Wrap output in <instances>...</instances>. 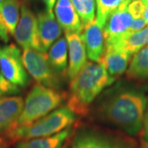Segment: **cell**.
<instances>
[{
	"instance_id": "6da1fadb",
	"label": "cell",
	"mask_w": 148,
	"mask_h": 148,
	"mask_svg": "<svg viewBox=\"0 0 148 148\" xmlns=\"http://www.w3.org/2000/svg\"><path fill=\"white\" fill-rule=\"evenodd\" d=\"M147 98L142 90L114 87L101 96L96 116L129 136H137L143 129Z\"/></svg>"
},
{
	"instance_id": "7a4b0ae2",
	"label": "cell",
	"mask_w": 148,
	"mask_h": 148,
	"mask_svg": "<svg viewBox=\"0 0 148 148\" xmlns=\"http://www.w3.org/2000/svg\"><path fill=\"white\" fill-rule=\"evenodd\" d=\"M114 82L102 61L87 62L71 81L68 107L76 115H86L95 98Z\"/></svg>"
},
{
	"instance_id": "3957f363",
	"label": "cell",
	"mask_w": 148,
	"mask_h": 148,
	"mask_svg": "<svg viewBox=\"0 0 148 148\" xmlns=\"http://www.w3.org/2000/svg\"><path fill=\"white\" fill-rule=\"evenodd\" d=\"M76 119L73 112L68 106H64L51 111L47 115L27 126L12 129L5 136L12 142L51 137L71 127Z\"/></svg>"
},
{
	"instance_id": "277c9868",
	"label": "cell",
	"mask_w": 148,
	"mask_h": 148,
	"mask_svg": "<svg viewBox=\"0 0 148 148\" xmlns=\"http://www.w3.org/2000/svg\"><path fill=\"white\" fill-rule=\"evenodd\" d=\"M64 99V94L58 90L39 83L35 85L26 97L21 115L10 130L27 126L47 115L58 108Z\"/></svg>"
},
{
	"instance_id": "5b68a950",
	"label": "cell",
	"mask_w": 148,
	"mask_h": 148,
	"mask_svg": "<svg viewBox=\"0 0 148 148\" xmlns=\"http://www.w3.org/2000/svg\"><path fill=\"white\" fill-rule=\"evenodd\" d=\"M71 148H138V144L125 135L95 127H83L76 133Z\"/></svg>"
},
{
	"instance_id": "8992f818",
	"label": "cell",
	"mask_w": 148,
	"mask_h": 148,
	"mask_svg": "<svg viewBox=\"0 0 148 148\" xmlns=\"http://www.w3.org/2000/svg\"><path fill=\"white\" fill-rule=\"evenodd\" d=\"M22 62L27 72L39 84L54 90L61 88L63 76L56 73L52 68L46 52L24 49Z\"/></svg>"
},
{
	"instance_id": "52a82bcc",
	"label": "cell",
	"mask_w": 148,
	"mask_h": 148,
	"mask_svg": "<svg viewBox=\"0 0 148 148\" xmlns=\"http://www.w3.org/2000/svg\"><path fill=\"white\" fill-rule=\"evenodd\" d=\"M0 71L11 83L17 86H27L29 77L22 62L20 49L12 44L0 49Z\"/></svg>"
},
{
	"instance_id": "ba28073f",
	"label": "cell",
	"mask_w": 148,
	"mask_h": 148,
	"mask_svg": "<svg viewBox=\"0 0 148 148\" xmlns=\"http://www.w3.org/2000/svg\"><path fill=\"white\" fill-rule=\"evenodd\" d=\"M13 36L21 48L43 51L38 35L37 16L26 3L21 7V16Z\"/></svg>"
},
{
	"instance_id": "9c48e42d",
	"label": "cell",
	"mask_w": 148,
	"mask_h": 148,
	"mask_svg": "<svg viewBox=\"0 0 148 148\" xmlns=\"http://www.w3.org/2000/svg\"><path fill=\"white\" fill-rule=\"evenodd\" d=\"M128 4L129 2L125 0L108 18L103 28L105 45L116 44L128 32L132 21V16L127 10Z\"/></svg>"
},
{
	"instance_id": "30bf717a",
	"label": "cell",
	"mask_w": 148,
	"mask_h": 148,
	"mask_svg": "<svg viewBox=\"0 0 148 148\" xmlns=\"http://www.w3.org/2000/svg\"><path fill=\"white\" fill-rule=\"evenodd\" d=\"M69 53V63L67 76L70 81L76 77L80 71L87 64V55L81 34L76 32H65Z\"/></svg>"
},
{
	"instance_id": "8fae6325",
	"label": "cell",
	"mask_w": 148,
	"mask_h": 148,
	"mask_svg": "<svg viewBox=\"0 0 148 148\" xmlns=\"http://www.w3.org/2000/svg\"><path fill=\"white\" fill-rule=\"evenodd\" d=\"M131 55L119 43L105 45V50L101 58L109 75L114 80L123 73L130 61Z\"/></svg>"
},
{
	"instance_id": "7c38bea8",
	"label": "cell",
	"mask_w": 148,
	"mask_h": 148,
	"mask_svg": "<svg viewBox=\"0 0 148 148\" xmlns=\"http://www.w3.org/2000/svg\"><path fill=\"white\" fill-rule=\"evenodd\" d=\"M38 35L44 52H46L53 43L59 39L63 29L55 19L53 11L45 10L37 14Z\"/></svg>"
},
{
	"instance_id": "4fadbf2b",
	"label": "cell",
	"mask_w": 148,
	"mask_h": 148,
	"mask_svg": "<svg viewBox=\"0 0 148 148\" xmlns=\"http://www.w3.org/2000/svg\"><path fill=\"white\" fill-rule=\"evenodd\" d=\"M81 36L84 42L87 58H90L91 62H101L105 50L103 28L95 20L85 27L82 33H81Z\"/></svg>"
},
{
	"instance_id": "5bb4252c",
	"label": "cell",
	"mask_w": 148,
	"mask_h": 148,
	"mask_svg": "<svg viewBox=\"0 0 148 148\" xmlns=\"http://www.w3.org/2000/svg\"><path fill=\"white\" fill-rule=\"evenodd\" d=\"M24 106L21 96L9 95L0 98V136L6 134L15 124Z\"/></svg>"
},
{
	"instance_id": "9a60e30c",
	"label": "cell",
	"mask_w": 148,
	"mask_h": 148,
	"mask_svg": "<svg viewBox=\"0 0 148 148\" xmlns=\"http://www.w3.org/2000/svg\"><path fill=\"white\" fill-rule=\"evenodd\" d=\"M56 20L65 32L81 34L83 27L71 0H57L54 8Z\"/></svg>"
},
{
	"instance_id": "2e32d148",
	"label": "cell",
	"mask_w": 148,
	"mask_h": 148,
	"mask_svg": "<svg viewBox=\"0 0 148 148\" xmlns=\"http://www.w3.org/2000/svg\"><path fill=\"white\" fill-rule=\"evenodd\" d=\"M73 129L69 127L51 137L18 141L13 148H58L71 136Z\"/></svg>"
},
{
	"instance_id": "e0dca14e",
	"label": "cell",
	"mask_w": 148,
	"mask_h": 148,
	"mask_svg": "<svg viewBox=\"0 0 148 148\" xmlns=\"http://www.w3.org/2000/svg\"><path fill=\"white\" fill-rule=\"evenodd\" d=\"M48 57L54 71L61 76L68 67V42L66 37H60L49 48Z\"/></svg>"
},
{
	"instance_id": "ac0fdd59",
	"label": "cell",
	"mask_w": 148,
	"mask_h": 148,
	"mask_svg": "<svg viewBox=\"0 0 148 148\" xmlns=\"http://www.w3.org/2000/svg\"><path fill=\"white\" fill-rule=\"evenodd\" d=\"M127 76L131 79L148 80V45L134 54Z\"/></svg>"
},
{
	"instance_id": "d6986e66",
	"label": "cell",
	"mask_w": 148,
	"mask_h": 148,
	"mask_svg": "<svg viewBox=\"0 0 148 148\" xmlns=\"http://www.w3.org/2000/svg\"><path fill=\"white\" fill-rule=\"evenodd\" d=\"M118 43L130 55L138 53L148 45V25L139 32H127Z\"/></svg>"
},
{
	"instance_id": "ffe728a7",
	"label": "cell",
	"mask_w": 148,
	"mask_h": 148,
	"mask_svg": "<svg viewBox=\"0 0 148 148\" xmlns=\"http://www.w3.org/2000/svg\"><path fill=\"white\" fill-rule=\"evenodd\" d=\"M20 6V0H4L0 6V15L11 35H14L19 21Z\"/></svg>"
},
{
	"instance_id": "44dd1931",
	"label": "cell",
	"mask_w": 148,
	"mask_h": 148,
	"mask_svg": "<svg viewBox=\"0 0 148 148\" xmlns=\"http://www.w3.org/2000/svg\"><path fill=\"white\" fill-rule=\"evenodd\" d=\"M79 16L82 25L85 27L95 21V0H71Z\"/></svg>"
},
{
	"instance_id": "7402d4cb",
	"label": "cell",
	"mask_w": 148,
	"mask_h": 148,
	"mask_svg": "<svg viewBox=\"0 0 148 148\" xmlns=\"http://www.w3.org/2000/svg\"><path fill=\"white\" fill-rule=\"evenodd\" d=\"M125 0H96V18L98 25L104 28L110 15Z\"/></svg>"
},
{
	"instance_id": "603a6c76",
	"label": "cell",
	"mask_w": 148,
	"mask_h": 148,
	"mask_svg": "<svg viewBox=\"0 0 148 148\" xmlns=\"http://www.w3.org/2000/svg\"><path fill=\"white\" fill-rule=\"evenodd\" d=\"M20 88L6 79L0 71V98L16 95L19 93Z\"/></svg>"
},
{
	"instance_id": "cb8c5ba5",
	"label": "cell",
	"mask_w": 148,
	"mask_h": 148,
	"mask_svg": "<svg viewBox=\"0 0 148 148\" xmlns=\"http://www.w3.org/2000/svg\"><path fill=\"white\" fill-rule=\"evenodd\" d=\"M147 4L143 1L135 0L129 3L127 6V10L130 15L132 16V19H138L143 17V13L147 8Z\"/></svg>"
},
{
	"instance_id": "d4e9b609",
	"label": "cell",
	"mask_w": 148,
	"mask_h": 148,
	"mask_svg": "<svg viewBox=\"0 0 148 148\" xmlns=\"http://www.w3.org/2000/svg\"><path fill=\"white\" fill-rule=\"evenodd\" d=\"M147 26V22L145 21L143 17L138 18V19H132L131 26L129 27L128 32H139L141 30H143V28Z\"/></svg>"
},
{
	"instance_id": "484cf974",
	"label": "cell",
	"mask_w": 148,
	"mask_h": 148,
	"mask_svg": "<svg viewBox=\"0 0 148 148\" xmlns=\"http://www.w3.org/2000/svg\"><path fill=\"white\" fill-rule=\"evenodd\" d=\"M0 40L5 43H8L9 40L8 31L1 15H0Z\"/></svg>"
},
{
	"instance_id": "4316f807",
	"label": "cell",
	"mask_w": 148,
	"mask_h": 148,
	"mask_svg": "<svg viewBox=\"0 0 148 148\" xmlns=\"http://www.w3.org/2000/svg\"><path fill=\"white\" fill-rule=\"evenodd\" d=\"M143 140L148 142V110L145 113L143 119Z\"/></svg>"
},
{
	"instance_id": "83f0119b",
	"label": "cell",
	"mask_w": 148,
	"mask_h": 148,
	"mask_svg": "<svg viewBox=\"0 0 148 148\" xmlns=\"http://www.w3.org/2000/svg\"><path fill=\"white\" fill-rule=\"evenodd\" d=\"M21 1V0H20ZM23 1V0H22ZM40 2H42L44 5L45 7V10L47 11H53V8L57 0H40Z\"/></svg>"
},
{
	"instance_id": "f1b7e54d",
	"label": "cell",
	"mask_w": 148,
	"mask_h": 148,
	"mask_svg": "<svg viewBox=\"0 0 148 148\" xmlns=\"http://www.w3.org/2000/svg\"><path fill=\"white\" fill-rule=\"evenodd\" d=\"M143 18H144L145 21L147 22V24L148 25V5L147 6V8L145 9V12L143 13Z\"/></svg>"
},
{
	"instance_id": "f546056e",
	"label": "cell",
	"mask_w": 148,
	"mask_h": 148,
	"mask_svg": "<svg viewBox=\"0 0 148 148\" xmlns=\"http://www.w3.org/2000/svg\"><path fill=\"white\" fill-rule=\"evenodd\" d=\"M58 148H71V143L69 142V140L68 139L65 143L61 146V147H59Z\"/></svg>"
},
{
	"instance_id": "4dcf8cb0",
	"label": "cell",
	"mask_w": 148,
	"mask_h": 148,
	"mask_svg": "<svg viewBox=\"0 0 148 148\" xmlns=\"http://www.w3.org/2000/svg\"><path fill=\"white\" fill-rule=\"evenodd\" d=\"M140 148H148V142L145 141V140H142L141 141V144H140Z\"/></svg>"
},
{
	"instance_id": "1f68e13d",
	"label": "cell",
	"mask_w": 148,
	"mask_h": 148,
	"mask_svg": "<svg viewBox=\"0 0 148 148\" xmlns=\"http://www.w3.org/2000/svg\"><path fill=\"white\" fill-rule=\"evenodd\" d=\"M0 148H5L4 147V144L3 143V140L1 139V138H0Z\"/></svg>"
},
{
	"instance_id": "d6a6232c",
	"label": "cell",
	"mask_w": 148,
	"mask_h": 148,
	"mask_svg": "<svg viewBox=\"0 0 148 148\" xmlns=\"http://www.w3.org/2000/svg\"><path fill=\"white\" fill-rule=\"evenodd\" d=\"M127 1H128V2L130 3V2H132V1H135V0H127ZM140 1H143V2H144L145 3H147V4L148 5V0H140Z\"/></svg>"
},
{
	"instance_id": "836d02e7",
	"label": "cell",
	"mask_w": 148,
	"mask_h": 148,
	"mask_svg": "<svg viewBox=\"0 0 148 148\" xmlns=\"http://www.w3.org/2000/svg\"><path fill=\"white\" fill-rule=\"evenodd\" d=\"M3 1H4V0H0V6L2 5V3H3Z\"/></svg>"
}]
</instances>
